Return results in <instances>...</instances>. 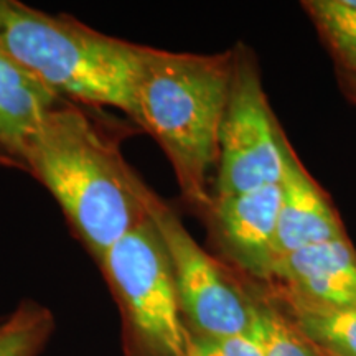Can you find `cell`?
<instances>
[{"instance_id": "6da1fadb", "label": "cell", "mask_w": 356, "mask_h": 356, "mask_svg": "<svg viewBox=\"0 0 356 356\" xmlns=\"http://www.w3.org/2000/svg\"><path fill=\"white\" fill-rule=\"evenodd\" d=\"M17 155L50 190L97 261L147 218L150 188L81 111L51 109Z\"/></svg>"}, {"instance_id": "7a4b0ae2", "label": "cell", "mask_w": 356, "mask_h": 356, "mask_svg": "<svg viewBox=\"0 0 356 356\" xmlns=\"http://www.w3.org/2000/svg\"><path fill=\"white\" fill-rule=\"evenodd\" d=\"M136 121L170 160L181 195L210 211V175L233 81V51L173 53L139 47Z\"/></svg>"}, {"instance_id": "3957f363", "label": "cell", "mask_w": 356, "mask_h": 356, "mask_svg": "<svg viewBox=\"0 0 356 356\" xmlns=\"http://www.w3.org/2000/svg\"><path fill=\"white\" fill-rule=\"evenodd\" d=\"M139 47L70 17L0 0V50L58 96L108 106L136 119Z\"/></svg>"}, {"instance_id": "277c9868", "label": "cell", "mask_w": 356, "mask_h": 356, "mask_svg": "<svg viewBox=\"0 0 356 356\" xmlns=\"http://www.w3.org/2000/svg\"><path fill=\"white\" fill-rule=\"evenodd\" d=\"M99 262L121 305L127 351L184 356L188 328L178 305L170 257L149 213Z\"/></svg>"}, {"instance_id": "5b68a950", "label": "cell", "mask_w": 356, "mask_h": 356, "mask_svg": "<svg viewBox=\"0 0 356 356\" xmlns=\"http://www.w3.org/2000/svg\"><path fill=\"white\" fill-rule=\"evenodd\" d=\"M147 213L170 257L178 305L188 332L220 338L249 330L261 302L249 299L233 274L195 241L177 213L152 190L147 193Z\"/></svg>"}, {"instance_id": "8992f818", "label": "cell", "mask_w": 356, "mask_h": 356, "mask_svg": "<svg viewBox=\"0 0 356 356\" xmlns=\"http://www.w3.org/2000/svg\"><path fill=\"white\" fill-rule=\"evenodd\" d=\"M233 56L213 198L279 185L284 172L286 136L269 108L254 56L243 47L233 50Z\"/></svg>"}, {"instance_id": "52a82bcc", "label": "cell", "mask_w": 356, "mask_h": 356, "mask_svg": "<svg viewBox=\"0 0 356 356\" xmlns=\"http://www.w3.org/2000/svg\"><path fill=\"white\" fill-rule=\"evenodd\" d=\"M280 304L356 309V251L348 236L279 257L266 284Z\"/></svg>"}, {"instance_id": "ba28073f", "label": "cell", "mask_w": 356, "mask_h": 356, "mask_svg": "<svg viewBox=\"0 0 356 356\" xmlns=\"http://www.w3.org/2000/svg\"><path fill=\"white\" fill-rule=\"evenodd\" d=\"M280 185L213 198L210 215L221 246L251 277L267 284L277 252Z\"/></svg>"}, {"instance_id": "9c48e42d", "label": "cell", "mask_w": 356, "mask_h": 356, "mask_svg": "<svg viewBox=\"0 0 356 356\" xmlns=\"http://www.w3.org/2000/svg\"><path fill=\"white\" fill-rule=\"evenodd\" d=\"M279 185V257L312 244L345 238V226L330 198L305 170L287 139L284 142V172Z\"/></svg>"}, {"instance_id": "30bf717a", "label": "cell", "mask_w": 356, "mask_h": 356, "mask_svg": "<svg viewBox=\"0 0 356 356\" xmlns=\"http://www.w3.org/2000/svg\"><path fill=\"white\" fill-rule=\"evenodd\" d=\"M56 99V92L0 50V145L19 154Z\"/></svg>"}, {"instance_id": "8fae6325", "label": "cell", "mask_w": 356, "mask_h": 356, "mask_svg": "<svg viewBox=\"0 0 356 356\" xmlns=\"http://www.w3.org/2000/svg\"><path fill=\"white\" fill-rule=\"evenodd\" d=\"M270 300V299H269ZM293 327L330 356H356L355 307H317L270 300Z\"/></svg>"}, {"instance_id": "7c38bea8", "label": "cell", "mask_w": 356, "mask_h": 356, "mask_svg": "<svg viewBox=\"0 0 356 356\" xmlns=\"http://www.w3.org/2000/svg\"><path fill=\"white\" fill-rule=\"evenodd\" d=\"M302 6L343 73L356 76V0H307Z\"/></svg>"}, {"instance_id": "4fadbf2b", "label": "cell", "mask_w": 356, "mask_h": 356, "mask_svg": "<svg viewBox=\"0 0 356 356\" xmlns=\"http://www.w3.org/2000/svg\"><path fill=\"white\" fill-rule=\"evenodd\" d=\"M55 328L53 314L24 302L0 323V356H38Z\"/></svg>"}, {"instance_id": "5bb4252c", "label": "cell", "mask_w": 356, "mask_h": 356, "mask_svg": "<svg viewBox=\"0 0 356 356\" xmlns=\"http://www.w3.org/2000/svg\"><path fill=\"white\" fill-rule=\"evenodd\" d=\"M266 332L264 356H330L297 330L269 299L261 302Z\"/></svg>"}, {"instance_id": "9a60e30c", "label": "cell", "mask_w": 356, "mask_h": 356, "mask_svg": "<svg viewBox=\"0 0 356 356\" xmlns=\"http://www.w3.org/2000/svg\"><path fill=\"white\" fill-rule=\"evenodd\" d=\"M266 332L259 314L249 330L239 335L210 338L188 332L184 356H264Z\"/></svg>"}, {"instance_id": "2e32d148", "label": "cell", "mask_w": 356, "mask_h": 356, "mask_svg": "<svg viewBox=\"0 0 356 356\" xmlns=\"http://www.w3.org/2000/svg\"><path fill=\"white\" fill-rule=\"evenodd\" d=\"M341 73H343V71H341ZM341 84H343L346 96H348L353 102H356V76H355V74L343 73V79H341Z\"/></svg>"}, {"instance_id": "e0dca14e", "label": "cell", "mask_w": 356, "mask_h": 356, "mask_svg": "<svg viewBox=\"0 0 356 356\" xmlns=\"http://www.w3.org/2000/svg\"><path fill=\"white\" fill-rule=\"evenodd\" d=\"M127 356H149V355H142V353H137V351H127Z\"/></svg>"}]
</instances>
